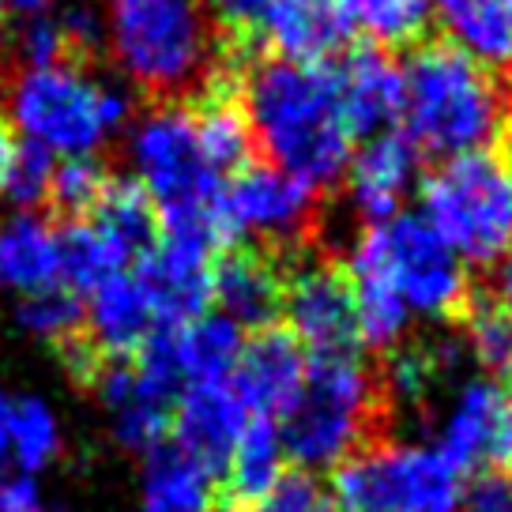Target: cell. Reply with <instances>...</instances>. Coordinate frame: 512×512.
<instances>
[{
  "instance_id": "19",
  "label": "cell",
  "mask_w": 512,
  "mask_h": 512,
  "mask_svg": "<svg viewBox=\"0 0 512 512\" xmlns=\"http://www.w3.org/2000/svg\"><path fill=\"white\" fill-rule=\"evenodd\" d=\"M253 34L279 61L328 64L347 46L351 27L339 16L336 0H268Z\"/></svg>"
},
{
  "instance_id": "31",
  "label": "cell",
  "mask_w": 512,
  "mask_h": 512,
  "mask_svg": "<svg viewBox=\"0 0 512 512\" xmlns=\"http://www.w3.org/2000/svg\"><path fill=\"white\" fill-rule=\"evenodd\" d=\"M91 219H98L110 234H117L136 256L147 253L159 238V208L136 177H110Z\"/></svg>"
},
{
  "instance_id": "10",
  "label": "cell",
  "mask_w": 512,
  "mask_h": 512,
  "mask_svg": "<svg viewBox=\"0 0 512 512\" xmlns=\"http://www.w3.org/2000/svg\"><path fill=\"white\" fill-rule=\"evenodd\" d=\"M317 185L279 166H241L219 189V226L226 249L245 238L305 241L317 230Z\"/></svg>"
},
{
  "instance_id": "5",
  "label": "cell",
  "mask_w": 512,
  "mask_h": 512,
  "mask_svg": "<svg viewBox=\"0 0 512 512\" xmlns=\"http://www.w3.org/2000/svg\"><path fill=\"white\" fill-rule=\"evenodd\" d=\"M8 121L19 140L46 147L57 159L95 155L98 147L132 121V98L98 83L83 64L64 61L49 68H19L4 98Z\"/></svg>"
},
{
  "instance_id": "16",
  "label": "cell",
  "mask_w": 512,
  "mask_h": 512,
  "mask_svg": "<svg viewBox=\"0 0 512 512\" xmlns=\"http://www.w3.org/2000/svg\"><path fill=\"white\" fill-rule=\"evenodd\" d=\"M305 369L309 354L298 339L283 328H260L253 339H245L230 384L249 407V415L279 422L302 392Z\"/></svg>"
},
{
  "instance_id": "38",
  "label": "cell",
  "mask_w": 512,
  "mask_h": 512,
  "mask_svg": "<svg viewBox=\"0 0 512 512\" xmlns=\"http://www.w3.org/2000/svg\"><path fill=\"white\" fill-rule=\"evenodd\" d=\"M12 61H16V72L19 68H49V64L76 61V57H72V49H68V38H64L61 19H53V16L27 19V23L16 31Z\"/></svg>"
},
{
  "instance_id": "18",
  "label": "cell",
  "mask_w": 512,
  "mask_h": 512,
  "mask_svg": "<svg viewBox=\"0 0 512 512\" xmlns=\"http://www.w3.org/2000/svg\"><path fill=\"white\" fill-rule=\"evenodd\" d=\"M332 72H336L339 110L354 140H369L400 121L403 64L388 57L381 46L373 42L354 46L343 61L332 64Z\"/></svg>"
},
{
  "instance_id": "42",
  "label": "cell",
  "mask_w": 512,
  "mask_h": 512,
  "mask_svg": "<svg viewBox=\"0 0 512 512\" xmlns=\"http://www.w3.org/2000/svg\"><path fill=\"white\" fill-rule=\"evenodd\" d=\"M0 512H53L46 505V497L38 494L27 475L19 479H0Z\"/></svg>"
},
{
  "instance_id": "13",
  "label": "cell",
  "mask_w": 512,
  "mask_h": 512,
  "mask_svg": "<svg viewBox=\"0 0 512 512\" xmlns=\"http://www.w3.org/2000/svg\"><path fill=\"white\" fill-rule=\"evenodd\" d=\"M283 317L290 336L313 354L354 351L358 343V309L347 272L336 264H309L287 279Z\"/></svg>"
},
{
  "instance_id": "1",
  "label": "cell",
  "mask_w": 512,
  "mask_h": 512,
  "mask_svg": "<svg viewBox=\"0 0 512 512\" xmlns=\"http://www.w3.org/2000/svg\"><path fill=\"white\" fill-rule=\"evenodd\" d=\"M241 91L253 144L272 159V166L317 189L343 177L354 136L339 110L332 64L268 57L249 72Z\"/></svg>"
},
{
  "instance_id": "11",
  "label": "cell",
  "mask_w": 512,
  "mask_h": 512,
  "mask_svg": "<svg viewBox=\"0 0 512 512\" xmlns=\"http://www.w3.org/2000/svg\"><path fill=\"white\" fill-rule=\"evenodd\" d=\"M219 245L200 234L159 230L155 245L136 256V279L155 309L159 328L189 324L211 309L215 298V260Z\"/></svg>"
},
{
  "instance_id": "37",
  "label": "cell",
  "mask_w": 512,
  "mask_h": 512,
  "mask_svg": "<svg viewBox=\"0 0 512 512\" xmlns=\"http://www.w3.org/2000/svg\"><path fill=\"white\" fill-rule=\"evenodd\" d=\"M238 512H332V490L313 471H287L268 494Z\"/></svg>"
},
{
  "instance_id": "23",
  "label": "cell",
  "mask_w": 512,
  "mask_h": 512,
  "mask_svg": "<svg viewBox=\"0 0 512 512\" xmlns=\"http://www.w3.org/2000/svg\"><path fill=\"white\" fill-rule=\"evenodd\" d=\"M159 332L170 358H174L181 388L200 381H226L238 366L241 347H245V328H238L219 309L215 313L208 309L189 324H174V328H159Z\"/></svg>"
},
{
  "instance_id": "29",
  "label": "cell",
  "mask_w": 512,
  "mask_h": 512,
  "mask_svg": "<svg viewBox=\"0 0 512 512\" xmlns=\"http://www.w3.org/2000/svg\"><path fill=\"white\" fill-rule=\"evenodd\" d=\"M347 27L362 31L373 46H415L430 31L433 0H336Z\"/></svg>"
},
{
  "instance_id": "47",
  "label": "cell",
  "mask_w": 512,
  "mask_h": 512,
  "mask_svg": "<svg viewBox=\"0 0 512 512\" xmlns=\"http://www.w3.org/2000/svg\"><path fill=\"white\" fill-rule=\"evenodd\" d=\"M501 373H505V384H501V388L509 392V400H512V358L505 362V369H501Z\"/></svg>"
},
{
  "instance_id": "40",
  "label": "cell",
  "mask_w": 512,
  "mask_h": 512,
  "mask_svg": "<svg viewBox=\"0 0 512 512\" xmlns=\"http://www.w3.org/2000/svg\"><path fill=\"white\" fill-rule=\"evenodd\" d=\"M460 512H512V471H486L471 482Z\"/></svg>"
},
{
  "instance_id": "2",
  "label": "cell",
  "mask_w": 512,
  "mask_h": 512,
  "mask_svg": "<svg viewBox=\"0 0 512 512\" xmlns=\"http://www.w3.org/2000/svg\"><path fill=\"white\" fill-rule=\"evenodd\" d=\"M403 136L437 159L494 147L509 102L490 68L452 42L418 46L403 64Z\"/></svg>"
},
{
  "instance_id": "35",
  "label": "cell",
  "mask_w": 512,
  "mask_h": 512,
  "mask_svg": "<svg viewBox=\"0 0 512 512\" xmlns=\"http://www.w3.org/2000/svg\"><path fill=\"white\" fill-rule=\"evenodd\" d=\"M106 185H110V170L95 155L57 159L53 185H49V204L61 215H68V219H87L98 208Z\"/></svg>"
},
{
  "instance_id": "3",
  "label": "cell",
  "mask_w": 512,
  "mask_h": 512,
  "mask_svg": "<svg viewBox=\"0 0 512 512\" xmlns=\"http://www.w3.org/2000/svg\"><path fill=\"white\" fill-rule=\"evenodd\" d=\"M381 373L354 351L309 354L305 384L290 411L279 418L283 448L302 471H336L369 445L384 415Z\"/></svg>"
},
{
  "instance_id": "26",
  "label": "cell",
  "mask_w": 512,
  "mask_h": 512,
  "mask_svg": "<svg viewBox=\"0 0 512 512\" xmlns=\"http://www.w3.org/2000/svg\"><path fill=\"white\" fill-rule=\"evenodd\" d=\"M61 230V264H64V287L76 294H91L98 283L113 275L128 272L136 264V253L125 241L110 234L98 219H68Z\"/></svg>"
},
{
  "instance_id": "46",
  "label": "cell",
  "mask_w": 512,
  "mask_h": 512,
  "mask_svg": "<svg viewBox=\"0 0 512 512\" xmlns=\"http://www.w3.org/2000/svg\"><path fill=\"white\" fill-rule=\"evenodd\" d=\"M12 147H16V136H12L8 121L0 117V170H4V162H8V155H12Z\"/></svg>"
},
{
  "instance_id": "12",
  "label": "cell",
  "mask_w": 512,
  "mask_h": 512,
  "mask_svg": "<svg viewBox=\"0 0 512 512\" xmlns=\"http://www.w3.org/2000/svg\"><path fill=\"white\" fill-rule=\"evenodd\" d=\"M433 445L460 471H512V400L497 381L467 377L456 384Z\"/></svg>"
},
{
  "instance_id": "22",
  "label": "cell",
  "mask_w": 512,
  "mask_h": 512,
  "mask_svg": "<svg viewBox=\"0 0 512 512\" xmlns=\"http://www.w3.org/2000/svg\"><path fill=\"white\" fill-rule=\"evenodd\" d=\"M0 283L19 294L64 283L61 230L38 211H16L0 226Z\"/></svg>"
},
{
  "instance_id": "9",
  "label": "cell",
  "mask_w": 512,
  "mask_h": 512,
  "mask_svg": "<svg viewBox=\"0 0 512 512\" xmlns=\"http://www.w3.org/2000/svg\"><path fill=\"white\" fill-rule=\"evenodd\" d=\"M128 162L159 215L211 208L223 189V177L200 155L192 113L170 102L147 110L128 128Z\"/></svg>"
},
{
  "instance_id": "7",
  "label": "cell",
  "mask_w": 512,
  "mask_h": 512,
  "mask_svg": "<svg viewBox=\"0 0 512 512\" xmlns=\"http://www.w3.org/2000/svg\"><path fill=\"white\" fill-rule=\"evenodd\" d=\"M351 279H377L392 290L411 317L448 320L467 305V264L433 234L422 215L400 211L384 223H369L354 241L347 268Z\"/></svg>"
},
{
  "instance_id": "8",
  "label": "cell",
  "mask_w": 512,
  "mask_h": 512,
  "mask_svg": "<svg viewBox=\"0 0 512 512\" xmlns=\"http://www.w3.org/2000/svg\"><path fill=\"white\" fill-rule=\"evenodd\" d=\"M467 475L437 445H366L332 475L343 512H460Z\"/></svg>"
},
{
  "instance_id": "45",
  "label": "cell",
  "mask_w": 512,
  "mask_h": 512,
  "mask_svg": "<svg viewBox=\"0 0 512 512\" xmlns=\"http://www.w3.org/2000/svg\"><path fill=\"white\" fill-rule=\"evenodd\" d=\"M8 418H12V400L0 392V471L12 467V452H8Z\"/></svg>"
},
{
  "instance_id": "33",
  "label": "cell",
  "mask_w": 512,
  "mask_h": 512,
  "mask_svg": "<svg viewBox=\"0 0 512 512\" xmlns=\"http://www.w3.org/2000/svg\"><path fill=\"white\" fill-rule=\"evenodd\" d=\"M351 287L354 309H358V343H366L369 351L403 347L407 328H411V309L377 279H351Z\"/></svg>"
},
{
  "instance_id": "6",
  "label": "cell",
  "mask_w": 512,
  "mask_h": 512,
  "mask_svg": "<svg viewBox=\"0 0 512 512\" xmlns=\"http://www.w3.org/2000/svg\"><path fill=\"white\" fill-rule=\"evenodd\" d=\"M418 196L422 219L464 264L494 268L512 245V159L494 147L441 159Z\"/></svg>"
},
{
  "instance_id": "25",
  "label": "cell",
  "mask_w": 512,
  "mask_h": 512,
  "mask_svg": "<svg viewBox=\"0 0 512 512\" xmlns=\"http://www.w3.org/2000/svg\"><path fill=\"white\" fill-rule=\"evenodd\" d=\"M287 448L279 422L272 418H249V426L241 430L238 445L230 452V464L223 471V509L238 512L253 505L256 497H264L287 471Z\"/></svg>"
},
{
  "instance_id": "43",
  "label": "cell",
  "mask_w": 512,
  "mask_h": 512,
  "mask_svg": "<svg viewBox=\"0 0 512 512\" xmlns=\"http://www.w3.org/2000/svg\"><path fill=\"white\" fill-rule=\"evenodd\" d=\"M490 302H497L505 313H512V245L497 256L494 279H490Z\"/></svg>"
},
{
  "instance_id": "20",
  "label": "cell",
  "mask_w": 512,
  "mask_h": 512,
  "mask_svg": "<svg viewBox=\"0 0 512 512\" xmlns=\"http://www.w3.org/2000/svg\"><path fill=\"white\" fill-rule=\"evenodd\" d=\"M83 328H87L91 351L102 354L106 362H121L144 347L151 332L159 328V320H155V309L147 302L140 279L132 272H121L87 294Z\"/></svg>"
},
{
  "instance_id": "21",
  "label": "cell",
  "mask_w": 512,
  "mask_h": 512,
  "mask_svg": "<svg viewBox=\"0 0 512 512\" xmlns=\"http://www.w3.org/2000/svg\"><path fill=\"white\" fill-rule=\"evenodd\" d=\"M283 290L287 275L279 272L268 253L256 249H230L215 260V298L219 313L238 328H275L283 317Z\"/></svg>"
},
{
  "instance_id": "24",
  "label": "cell",
  "mask_w": 512,
  "mask_h": 512,
  "mask_svg": "<svg viewBox=\"0 0 512 512\" xmlns=\"http://www.w3.org/2000/svg\"><path fill=\"white\" fill-rule=\"evenodd\" d=\"M448 42L490 72H512V0H433Z\"/></svg>"
},
{
  "instance_id": "39",
  "label": "cell",
  "mask_w": 512,
  "mask_h": 512,
  "mask_svg": "<svg viewBox=\"0 0 512 512\" xmlns=\"http://www.w3.org/2000/svg\"><path fill=\"white\" fill-rule=\"evenodd\" d=\"M57 19H61L64 38H68V49H72L76 61H87V57H95L98 49L106 46V16L98 12L95 4L72 0Z\"/></svg>"
},
{
  "instance_id": "17",
  "label": "cell",
  "mask_w": 512,
  "mask_h": 512,
  "mask_svg": "<svg viewBox=\"0 0 512 512\" xmlns=\"http://www.w3.org/2000/svg\"><path fill=\"white\" fill-rule=\"evenodd\" d=\"M418 166H422V151L403 136V128H384L377 136H369L358 151H351L347 196L366 226L400 215L407 192L418 181Z\"/></svg>"
},
{
  "instance_id": "34",
  "label": "cell",
  "mask_w": 512,
  "mask_h": 512,
  "mask_svg": "<svg viewBox=\"0 0 512 512\" xmlns=\"http://www.w3.org/2000/svg\"><path fill=\"white\" fill-rule=\"evenodd\" d=\"M53 170H57V155H49L46 147L31 144V140H16L12 155L0 170V196L19 211L42 208L49 200Z\"/></svg>"
},
{
  "instance_id": "14",
  "label": "cell",
  "mask_w": 512,
  "mask_h": 512,
  "mask_svg": "<svg viewBox=\"0 0 512 512\" xmlns=\"http://www.w3.org/2000/svg\"><path fill=\"white\" fill-rule=\"evenodd\" d=\"M249 407L226 381H200L185 384L174 400L170 415V437L181 456H189L200 471L211 479H223L230 452L238 445L241 430L249 426Z\"/></svg>"
},
{
  "instance_id": "28",
  "label": "cell",
  "mask_w": 512,
  "mask_h": 512,
  "mask_svg": "<svg viewBox=\"0 0 512 512\" xmlns=\"http://www.w3.org/2000/svg\"><path fill=\"white\" fill-rule=\"evenodd\" d=\"M192 125H196V144H200V155L208 162L215 174H238L241 166H249V155H253V128H249V117L241 110L238 98L223 95H204L200 110L192 113Z\"/></svg>"
},
{
  "instance_id": "36",
  "label": "cell",
  "mask_w": 512,
  "mask_h": 512,
  "mask_svg": "<svg viewBox=\"0 0 512 512\" xmlns=\"http://www.w3.org/2000/svg\"><path fill=\"white\" fill-rule=\"evenodd\" d=\"M464 347L467 358L490 369H505L512 358V313H505L497 302H479L464 320Z\"/></svg>"
},
{
  "instance_id": "4",
  "label": "cell",
  "mask_w": 512,
  "mask_h": 512,
  "mask_svg": "<svg viewBox=\"0 0 512 512\" xmlns=\"http://www.w3.org/2000/svg\"><path fill=\"white\" fill-rule=\"evenodd\" d=\"M106 42L121 72L155 98L211 80L215 27L200 0H106Z\"/></svg>"
},
{
  "instance_id": "15",
  "label": "cell",
  "mask_w": 512,
  "mask_h": 512,
  "mask_svg": "<svg viewBox=\"0 0 512 512\" xmlns=\"http://www.w3.org/2000/svg\"><path fill=\"white\" fill-rule=\"evenodd\" d=\"M87 381L95 384L98 400L110 415V430L117 437V445L147 456L170 437V415H174L177 392L155 381L136 358L98 362Z\"/></svg>"
},
{
  "instance_id": "41",
  "label": "cell",
  "mask_w": 512,
  "mask_h": 512,
  "mask_svg": "<svg viewBox=\"0 0 512 512\" xmlns=\"http://www.w3.org/2000/svg\"><path fill=\"white\" fill-rule=\"evenodd\" d=\"M264 4H268V0H200V8H204L208 16H215L223 27H230V31H238V34H253L256 19L264 12Z\"/></svg>"
},
{
  "instance_id": "27",
  "label": "cell",
  "mask_w": 512,
  "mask_h": 512,
  "mask_svg": "<svg viewBox=\"0 0 512 512\" xmlns=\"http://www.w3.org/2000/svg\"><path fill=\"white\" fill-rule=\"evenodd\" d=\"M211 482L215 479L208 471H200L174 445H159L155 452H147L140 512H215Z\"/></svg>"
},
{
  "instance_id": "32",
  "label": "cell",
  "mask_w": 512,
  "mask_h": 512,
  "mask_svg": "<svg viewBox=\"0 0 512 512\" xmlns=\"http://www.w3.org/2000/svg\"><path fill=\"white\" fill-rule=\"evenodd\" d=\"M16 324L27 336L68 351L83 332V298L64 283L23 294L16 305Z\"/></svg>"
},
{
  "instance_id": "44",
  "label": "cell",
  "mask_w": 512,
  "mask_h": 512,
  "mask_svg": "<svg viewBox=\"0 0 512 512\" xmlns=\"http://www.w3.org/2000/svg\"><path fill=\"white\" fill-rule=\"evenodd\" d=\"M12 16H23V19H34V16H49V8L57 4V0H0Z\"/></svg>"
},
{
  "instance_id": "30",
  "label": "cell",
  "mask_w": 512,
  "mask_h": 512,
  "mask_svg": "<svg viewBox=\"0 0 512 512\" xmlns=\"http://www.w3.org/2000/svg\"><path fill=\"white\" fill-rule=\"evenodd\" d=\"M61 422L53 415V407L38 396H19L12 400V418H8V452L12 467L19 475H38L61 456Z\"/></svg>"
}]
</instances>
